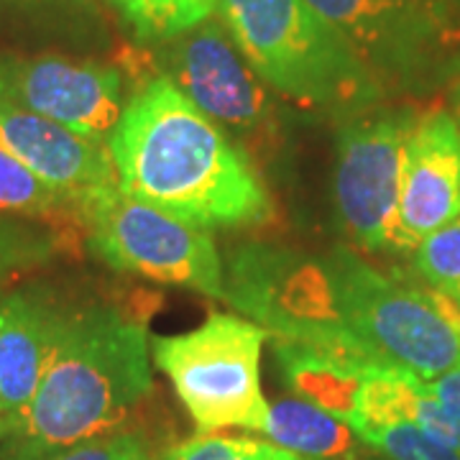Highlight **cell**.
<instances>
[{
	"mask_svg": "<svg viewBox=\"0 0 460 460\" xmlns=\"http://www.w3.org/2000/svg\"><path fill=\"white\" fill-rule=\"evenodd\" d=\"M120 192L202 230L266 226L274 202L238 144L169 77L141 84L108 141Z\"/></svg>",
	"mask_w": 460,
	"mask_h": 460,
	"instance_id": "1",
	"label": "cell"
},
{
	"mask_svg": "<svg viewBox=\"0 0 460 460\" xmlns=\"http://www.w3.org/2000/svg\"><path fill=\"white\" fill-rule=\"evenodd\" d=\"M148 350L146 323L118 307L66 314L39 392L11 432L21 460L120 432L151 394Z\"/></svg>",
	"mask_w": 460,
	"mask_h": 460,
	"instance_id": "2",
	"label": "cell"
},
{
	"mask_svg": "<svg viewBox=\"0 0 460 460\" xmlns=\"http://www.w3.org/2000/svg\"><path fill=\"white\" fill-rule=\"evenodd\" d=\"M325 284L323 350L363 374L443 376L460 366V313L438 292L366 263L353 248L317 259Z\"/></svg>",
	"mask_w": 460,
	"mask_h": 460,
	"instance_id": "3",
	"label": "cell"
},
{
	"mask_svg": "<svg viewBox=\"0 0 460 460\" xmlns=\"http://www.w3.org/2000/svg\"><path fill=\"white\" fill-rule=\"evenodd\" d=\"M215 13L259 80L310 113L343 123L389 98L307 0H220Z\"/></svg>",
	"mask_w": 460,
	"mask_h": 460,
	"instance_id": "4",
	"label": "cell"
},
{
	"mask_svg": "<svg viewBox=\"0 0 460 460\" xmlns=\"http://www.w3.org/2000/svg\"><path fill=\"white\" fill-rule=\"evenodd\" d=\"M392 98H425L460 80L453 0H307Z\"/></svg>",
	"mask_w": 460,
	"mask_h": 460,
	"instance_id": "5",
	"label": "cell"
},
{
	"mask_svg": "<svg viewBox=\"0 0 460 460\" xmlns=\"http://www.w3.org/2000/svg\"><path fill=\"white\" fill-rule=\"evenodd\" d=\"M269 330L238 314H210L199 328L151 338L154 366L164 371L199 435L226 428L263 432L261 348Z\"/></svg>",
	"mask_w": 460,
	"mask_h": 460,
	"instance_id": "6",
	"label": "cell"
},
{
	"mask_svg": "<svg viewBox=\"0 0 460 460\" xmlns=\"http://www.w3.org/2000/svg\"><path fill=\"white\" fill-rule=\"evenodd\" d=\"M80 220L93 251L115 271L226 299L223 259L210 230L128 198L120 187L84 202Z\"/></svg>",
	"mask_w": 460,
	"mask_h": 460,
	"instance_id": "7",
	"label": "cell"
},
{
	"mask_svg": "<svg viewBox=\"0 0 460 460\" xmlns=\"http://www.w3.org/2000/svg\"><path fill=\"white\" fill-rule=\"evenodd\" d=\"M417 108L381 102L353 115L338 128L335 205L348 238L366 253L389 251L399 208L402 159Z\"/></svg>",
	"mask_w": 460,
	"mask_h": 460,
	"instance_id": "8",
	"label": "cell"
},
{
	"mask_svg": "<svg viewBox=\"0 0 460 460\" xmlns=\"http://www.w3.org/2000/svg\"><path fill=\"white\" fill-rule=\"evenodd\" d=\"M156 57L162 62V75L220 128L226 126L241 136L271 128L274 111L269 90L251 69L220 16L213 13L195 29L162 41Z\"/></svg>",
	"mask_w": 460,
	"mask_h": 460,
	"instance_id": "9",
	"label": "cell"
},
{
	"mask_svg": "<svg viewBox=\"0 0 460 460\" xmlns=\"http://www.w3.org/2000/svg\"><path fill=\"white\" fill-rule=\"evenodd\" d=\"M0 100L102 146H108L126 108L123 77L115 66L59 54L0 51Z\"/></svg>",
	"mask_w": 460,
	"mask_h": 460,
	"instance_id": "10",
	"label": "cell"
},
{
	"mask_svg": "<svg viewBox=\"0 0 460 460\" xmlns=\"http://www.w3.org/2000/svg\"><path fill=\"white\" fill-rule=\"evenodd\" d=\"M460 217V120L445 108L420 113L399 181L389 251H414L422 238Z\"/></svg>",
	"mask_w": 460,
	"mask_h": 460,
	"instance_id": "11",
	"label": "cell"
},
{
	"mask_svg": "<svg viewBox=\"0 0 460 460\" xmlns=\"http://www.w3.org/2000/svg\"><path fill=\"white\" fill-rule=\"evenodd\" d=\"M0 148L77 208L118 187L108 146L0 100Z\"/></svg>",
	"mask_w": 460,
	"mask_h": 460,
	"instance_id": "12",
	"label": "cell"
},
{
	"mask_svg": "<svg viewBox=\"0 0 460 460\" xmlns=\"http://www.w3.org/2000/svg\"><path fill=\"white\" fill-rule=\"evenodd\" d=\"M66 314L36 292L0 299V417L8 435L39 392Z\"/></svg>",
	"mask_w": 460,
	"mask_h": 460,
	"instance_id": "13",
	"label": "cell"
},
{
	"mask_svg": "<svg viewBox=\"0 0 460 460\" xmlns=\"http://www.w3.org/2000/svg\"><path fill=\"white\" fill-rule=\"evenodd\" d=\"M263 435L284 450L313 460H356L358 435L350 425L299 396L269 402Z\"/></svg>",
	"mask_w": 460,
	"mask_h": 460,
	"instance_id": "14",
	"label": "cell"
},
{
	"mask_svg": "<svg viewBox=\"0 0 460 460\" xmlns=\"http://www.w3.org/2000/svg\"><path fill=\"white\" fill-rule=\"evenodd\" d=\"M274 353L289 389L299 399L348 422L350 411L356 407V396L363 378L368 374L332 358L330 353H323L313 345L277 341Z\"/></svg>",
	"mask_w": 460,
	"mask_h": 460,
	"instance_id": "15",
	"label": "cell"
},
{
	"mask_svg": "<svg viewBox=\"0 0 460 460\" xmlns=\"http://www.w3.org/2000/svg\"><path fill=\"white\" fill-rule=\"evenodd\" d=\"M141 41H169L217 11L213 0H108Z\"/></svg>",
	"mask_w": 460,
	"mask_h": 460,
	"instance_id": "16",
	"label": "cell"
},
{
	"mask_svg": "<svg viewBox=\"0 0 460 460\" xmlns=\"http://www.w3.org/2000/svg\"><path fill=\"white\" fill-rule=\"evenodd\" d=\"M0 213L62 217L77 215V208L0 148Z\"/></svg>",
	"mask_w": 460,
	"mask_h": 460,
	"instance_id": "17",
	"label": "cell"
},
{
	"mask_svg": "<svg viewBox=\"0 0 460 460\" xmlns=\"http://www.w3.org/2000/svg\"><path fill=\"white\" fill-rule=\"evenodd\" d=\"M414 269L432 292L445 296L460 313V217L420 241L414 248Z\"/></svg>",
	"mask_w": 460,
	"mask_h": 460,
	"instance_id": "18",
	"label": "cell"
},
{
	"mask_svg": "<svg viewBox=\"0 0 460 460\" xmlns=\"http://www.w3.org/2000/svg\"><path fill=\"white\" fill-rule=\"evenodd\" d=\"M358 440L371 445L386 460H460V450L432 440L411 420H389L356 429Z\"/></svg>",
	"mask_w": 460,
	"mask_h": 460,
	"instance_id": "19",
	"label": "cell"
},
{
	"mask_svg": "<svg viewBox=\"0 0 460 460\" xmlns=\"http://www.w3.org/2000/svg\"><path fill=\"white\" fill-rule=\"evenodd\" d=\"M164 460H313L302 458L292 450H284L271 440L256 438H230V435H195L174 445Z\"/></svg>",
	"mask_w": 460,
	"mask_h": 460,
	"instance_id": "20",
	"label": "cell"
},
{
	"mask_svg": "<svg viewBox=\"0 0 460 460\" xmlns=\"http://www.w3.org/2000/svg\"><path fill=\"white\" fill-rule=\"evenodd\" d=\"M33 460H151V453L141 435L120 429V432L69 445V447L54 450L49 456Z\"/></svg>",
	"mask_w": 460,
	"mask_h": 460,
	"instance_id": "21",
	"label": "cell"
},
{
	"mask_svg": "<svg viewBox=\"0 0 460 460\" xmlns=\"http://www.w3.org/2000/svg\"><path fill=\"white\" fill-rule=\"evenodd\" d=\"M425 392L443 407L450 420L460 425V366L445 371L443 376L425 381Z\"/></svg>",
	"mask_w": 460,
	"mask_h": 460,
	"instance_id": "22",
	"label": "cell"
},
{
	"mask_svg": "<svg viewBox=\"0 0 460 460\" xmlns=\"http://www.w3.org/2000/svg\"><path fill=\"white\" fill-rule=\"evenodd\" d=\"M26 248V241L21 238V235H8L5 230H0V271L5 269V266H13L18 256H21V251Z\"/></svg>",
	"mask_w": 460,
	"mask_h": 460,
	"instance_id": "23",
	"label": "cell"
},
{
	"mask_svg": "<svg viewBox=\"0 0 460 460\" xmlns=\"http://www.w3.org/2000/svg\"><path fill=\"white\" fill-rule=\"evenodd\" d=\"M453 108H456V118L460 120V80L453 87Z\"/></svg>",
	"mask_w": 460,
	"mask_h": 460,
	"instance_id": "24",
	"label": "cell"
},
{
	"mask_svg": "<svg viewBox=\"0 0 460 460\" xmlns=\"http://www.w3.org/2000/svg\"><path fill=\"white\" fill-rule=\"evenodd\" d=\"M3 438H8V425H5V420L0 417V440H3Z\"/></svg>",
	"mask_w": 460,
	"mask_h": 460,
	"instance_id": "25",
	"label": "cell"
},
{
	"mask_svg": "<svg viewBox=\"0 0 460 460\" xmlns=\"http://www.w3.org/2000/svg\"><path fill=\"white\" fill-rule=\"evenodd\" d=\"M453 3H456V5H458V8H460V0H453Z\"/></svg>",
	"mask_w": 460,
	"mask_h": 460,
	"instance_id": "26",
	"label": "cell"
},
{
	"mask_svg": "<svg viewBox=\"0 0 460 460\" xmlns=\"http://www.w3.org/2000/svg\"><path fill=\"white\" fill-rule=\"evenodd\" d=\"M213 3H220V0H213Z\"/></svg>",
	"mask_w": 460,
	"mask_h": 460,
	"instance_id": "27",
	"label": "cell"
}]
</instances>
